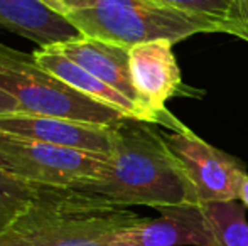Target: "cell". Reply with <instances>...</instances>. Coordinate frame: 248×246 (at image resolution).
Here are the masks:
<instances>
[{
	"label": "cell",
	"mask_w": 248,
	"mask_h": 246,
	"mask_svg": "<svg viewBox=\"0 0 248 246\" xmlns=\"http://www.w3.org/2000/svg\"><path fill=\"white\" fill-rule=\"evenodd\" d=\"M71 189L117 207L199 204L164 135L150 123L132 118L115 128L113 152L103 174Z\"/></svg>",
	"instance_id": "cell-1"
},
{
	"label": "cell",
	"mask_w": 248,
	"mask_h": 246,
	"mask_svg": "<svg viewBox=\"0 0 248 246\" xmlns=\"http://www.w3.org/2000/svg\"><path fill=\"white\" fill-rule=\"evenodd\" d=\"M140 219L71 187L44 186L41 196L0 231V246H110L111 234Z\"/></svg>",
	"instance_id": "cell-2"
},
{
	"label": "cell",
	"mask_w": 248,
	"mask_h": 246,
	"mask_svg": "<svg viewBox=\"0 0 248 246\" xmlns=\"http://www.w3.org/2000/svg\"><path fill=\"white\" fill-rule=\"evenodd\" d=\"M62 17L81 36L128 49L157 39L176 44L196 34L235 36L228 22L160 5L152 0H66Z\"/></svg>",
	"instance_id": "cell-3"
},
{
	"label": "cell",
	"mask_w": 248,
	"mask_h": 246,
	"mask_svg": "<svg viewBox=\"0 0 248 246\" xmlns=\"http://www.w3.org/2000/svg\"><path fill=\"white\" fill-rule=\"evenodd\" d=\"M0 89L10 95L20 112L54 115L81 122L117 127L127 116L98 103L51 74L32 53H24L0 41Z\"/></svg>",
	"instance_id": "cell-4"
},
{
	"label": "cell",
	"mask_w": 248,
	"mask_h": 246,
	"mask_svg": "<svg viewBox=\"0 0 248 246\" xmlns=\"http://www.w3.org/2000/svg\"><path fill=\"white\" fill-rule=\"evenodd\" d=\"M107 164V157L0 130V169L19 181L37 186L73 187L98 179Z\"/></svg>",
	"instance_id": "cell-5"
},
{
	"label": "cell",
	"mask_w": 248,
	"mask_h": 246,
	"mask_svg": "<svg viewBox=\"0 0 248 246\" xmlns=\"http://www.w3.org/2000/svg\"><path fill=\"white\" fill-rule=\"evenodd\" d=\"M162 135L179 160L199 204L238 201L240 184L247 172L235 157L213 147L187 127Z\"/></svg>",
	"instance_id": "cell-6"
},
{
	"label": "cell",
	"mask_w": 248,
	"mask_h": 246,
	"mask_svg": "<svg viewBox=\"0 0 248 246\" xmlns=\"http://www.w3.org/2000/svg\"><path fill=\"white\" fill-rule=\"evenodd\" d=\"M174 44L166 39L149 41L130 47V74L140 103L155 116L157 123L169 131L186 128L166 103L183 93V72L172 53Z\"/></svg>",
	"instance_id": "cell-7"
},
{
	"label": "cell",
	"mask_w": 248,
	"mask_h": 246,
	"mask_svg": "<svg viewBox=\"0 0 248 246\" xmlns=\"http://www.w3.org/2000/svg\"><path fill=\"white\" fill-rule=\"evenodd\" d=\"M159 217H140L111 234L110 246H221L201 204L157 209Z\"/></svg>",
	"instance_id": "cell-8"
},
{
	"label": "cell",
	"mask_w": 248,
	"mask_h": 246,
	"mask_svg": "<svg viewBox=\"0 0 248 246\" xmlns=\"http://www.w3.org/2000/svg\"><path fill=\"white\" fill-rule=\"evenodd\" d=\"M115 128L110 125L29 112L0 113V130L36 138L58 147L75 148L110 159L115 144Z\"/></svg>",
	"instance_id": "cell-9"
},
{
	"label": "cell",
	"mask_w": 248,
	"mask_h": 246,
	"mask_svg": "<svg viewBox=\"0 0 248 246\" xmlns=\"http://www.w3.org/2000/svg\"><path fill=\"white\" fill-rule=\"evenodd\" d=\"M54 49H58L62 56L81 66L83 69L98 78L100 81L107 83L118 93L127 96L134 103H137L142 110L147 112L152 123H157L155 116L140 103L137 91L132 83L130 74V56H128V47L115 46L110 43H103L92 37L78 36L75 39L62 41V43L52 44ZM159 125V123H157Z\"/></svg>",
	"instance_id": "cell-10"
},
{
	"label": "cell",
	"mask_w": 248,
	"mask_h": 246,
	"mask_svg": "<svg viewBox=\"0 0 248 246\" xmlns=\"http://www.w3.org/2000/svg\"><path fill=\"white\" fill-rule=\"evenodd\" d=\"M32 56L44 69H47L51 74H54L58 79H61L69 88L76 89V91L88 96V98L95 100V101L103 103V105L117 110L122 115L127 116V118L152 123L147 112L142 110L137 103L128 100L127 96L118 93L117 89L108 86L107 83L100 81L98 78L90 74L86 69H83L81 66H78L76 62H73L66 56H62L58 49H54L52 44L51 46H44V47H36V49L32 51Z\"/></svg>",
	"instance_id": "cell-11"
},
{
	"label": "cell",
	"mask_w": 248,
	"mask_h": 246,
	"mask_svg": "<svg viewBox=\"0 0 248 246\" xmlns=\"http://www.w3.org/2000/svg\"><path fill=\"white\" fill-rule=\"evenodd\" d=\"M0 32L20 36L37 47L81 36L64 17L37 0H0Z\"/></svg>",
	"instance_id": "cell-12"
},
{
	"label": "cell",
	"mask_w": 248,
	"mask_h": 246,
	"mask_svg": "<svg viewBox=\"0 0 248 246\" xmlns=\"http://www.w3.org/2000/svg\"><path fill=\"white\" fill-rule=\"evenodd\" d=\"M221 246H248L245 207L238 201L201 204Z\"/></svg>",
	"instance_id": "cell-13"
},
{
	"label": "cell",
	"mask_w": 248,
	"mask_h": 246,
	"mask_svg": "<svg viewBox=\"0 0 248 246\" xmlns=\"http://www.w3.org/2000/svg\"><path fill=\"white\" fill-rule=\"evenodd\" d=\"M43 189L44 186L19 181L0 169V231L36 201Z\"/></svg>",
	"instance_id": "cell-14"
},
{
	"label": "cell",
	"mask_w": 248,
	"mask_h": 246,
	"mask_svg": "<svg viewBox=\"0 0 248 246\" xmlns=\"http://www.w3.org/2000/svg\"><path fill=\"white\" fill-rule=\"evenodd\" d=\"M152 2L160 3V5L174 7V9L184 10V12L189 14H196V15L223 20V22H228L235 30V26L232 22V10H230V5L226 0H152Z\"/></svg>",
	"instance_id": "cell-15"
},
{
	"label": "cell",
	"mask_w": 248,
	"mask_h": 246,
	"mask_svg": "<svg viewBox=\"0 0 248 246\" xmlns=\"http://www.w3.org/2000/svg\"><path fill=\"white\" fill-rule=\"evenodd\" d=\"M232 10V22L236 37L248 43V0H226Z\"/></svg>",
	"instance_id": "cell-16"
},
{
	"label": "cell",
	"mask_w": 248,
	"mask_h": 246,
	"mask_svg": "<svg viewBox=\"0 0 248 246\" xmlns=\"http://www.w3.org/2000/svg\"><path fill=\"white\" fill-rule=\"evenodd\" d=\"M10 112H20V106L16 100L5 91L0 89V113H10Z\"/></svg>",
	"instance_id": "cell-17"
},
{
	"label": "cell",
	"mask_w": 248,
	"mask_h": 246,
	"mask_svg": "<svg viewBox=\"0 0 248 246\" xmlns=\"http://www.w3.org/2000/svg\"><path fill=\"white\" fill-rule=\"evenodd\" d=\"M41 2L44 7H47L52 12L59 14V15H64L66 12V0H37Z\"/></svg>",
	"instance_id": "cell-18"
},
{
	"label": "cell",
	"mask_w": 248,
	"mask_h": 246,
	"mask_svg": "<svg viewBox=\"0 0 248 246\" xmlns=\"http://www.w3.org/2000/svg\"><path fill=\"white\" fill-rule=\"evenodd\" d=\"M238 201H242L243 206L248 207V174L243 177L242 184H240V190H238Z\"/></svg>",
	"instance_id": "cell-19"
}]
</instances>
